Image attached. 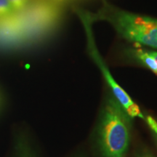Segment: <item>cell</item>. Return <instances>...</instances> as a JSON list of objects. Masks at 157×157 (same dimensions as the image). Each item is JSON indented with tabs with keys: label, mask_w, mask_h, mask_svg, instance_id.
Here are the masks:
<instances>
[{
	"label": "cell",
	"mask_w": 157,
	"mask_h": 157,
	"mask_svg": "<svg viewBox=\"0 0 157 157\" xmlns=\"http://www.w3.org/2000/svg\"><path fill=\"white\" fill-rule=\"evenodd\" d=\"M147 123H148L150 129H151L153 135H154L157 143V121L155 120L151 117H147Z\"/></svg>",
	"instance_id": "7"
},
{
	"label": "cell",
	"mask_w": 157,
	"mask_h": 157,
	"mask_svg": "<svg viewBox=\"0 0 157 157\" xmlns=\"http://www.w3.org/2000/svg\"><path fill=\"white\" fill-rule=\"evenodd\" d=\"M149 54L151 55V56L153 58H154L155 60H156V61L157 62V52H149Z\"/></svg>",
	"instance_id": "9"
},
{
	"label": "cell",
	"mask_w": 157,
	"mask_h": 157,
	"mask_svg": "<svg viewBox=\"0 0 157 157\" xmlns=\"http://www.w3.org/2000/svg\"><path fill=\"white\" fill-rule=\"evenodd\" d=\"M137 48L132 50V52L135 58L138 60L140 63L144 65L146 67L157 74V62L149 52L143 50L140 48V44H136Z\"/></svg>",
	"instance_id": "4"
},
{
	"label": "cell",
	"mask_w": 157,
	"mask_h": 157,
	"mask_svg": "<svg viewBox=\"0 0 157 157\" xmlns=\"http://www.w3.org/2000/svg\"><path fill=\"white\" fill-rule=\"evenodd\" d=\"M15 10L9 0H0V17H7L15 13Z\"/></svg>",
	"instance_id": "5"
},
{
	"label": "cell",
	"mask_w": 157,
	"mask_h": 157,
	"mask_svg": "<svg viewBox=\"0 0 157 157\" xmlns=\"http://www.w3.org/2000/svg\"><path fill=\"white\" fill-rule=\"evenodd\" d=\"M137 157H155L151 153H150L148 151H144L140 152Z\"/></svg>",
	"instance_id": "8"
},
{
	"label": "cell",
	"mask_w": 157,
	"mask_h": 157,
	"mask_svg": "<svg viewBox=\"0 0 157 157\" xmlns=\"http://www.w3.org/2000/svg\"><path fill=\"white\" fill-rule=\"evenodd\" d=\"M129 116L114 97L108 98L98 129L102 157H125L130 142Z\"/></svg>",
	"instance_id": "2"
},
{
	"label": "cell",
	"mask_w": 157,
	"mask_h": 157,
	"mask_svg": "<svg viewBox=\"0 0 157 157\" xmlns=\"http://www.w3.org/2000/svg\"><path fill=\"white\" fill-rule=\"evenodd\" d=\"M87 14L92 23L106 21L127 40L157 49L156 19L122 10L105 0H102V6L97 13Z\"/></svg>",
	"instance_id": "1"
},
{
	"label": "cell",
	"mask_w": 157,
	"mask_h": 157,
	"mask_svg": "<svg viewBox=\"0 0 157 157\" xmlns=\"http://www.w3.org/2000/svg\"><path fill=\"white\" fill-rule=\"evenodd\" d=\"M56 1H58V2H63L65 0H56Z\"/></svg>",
	"instance_id": "10"
},
{
	"label": "cell",
	"mask_w": 157,
	"mask_h": 157,
	"mask_svg": "<svg viewBox=\"0 0 157 157\" xmlns=\"http://www.w3.org/2000/svg\"><path fill=\"white\" fill-rule=\"evenodd\" d=\"M15 11H19L24 8L31 0H9Z\"/></svg>",
	"instance_id": "6"
},
{
	"label": "cell",
	"mask_w": 157,
	"mask_h": 157,
	"mask_svg": "<svg viewBox=\"0 0 157 157\" xmlns=\"http://www.w3.org/2000/svg\"><path fill=\"white\" fill-rule=\"evenodd\" d=\"M80 20H81L82 24L84 25V31H85L86 36H87V48L89 50V53L96 65L101 71L103 74V77L105 78L107 84H109L110 88L112 90L113 97L119 102L121 106L126 111V113L129 116V117L135 118L138 117L141 119H144L143 114L139 109L138 105L131 99L128 94L118 84L116 80L109 72L107 66H105V63L103 62L101 55L98 52V50L96 48L95 42L94 41L93 33L92 31V23L90 21L87 12L82 10H76Z\"/></svg>",
	"instance_id": "3"
}]
</instances>
